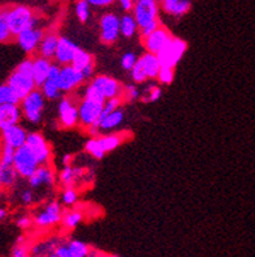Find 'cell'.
Returning <instances> with one entry per match:
<instances>
[{
	"mask_svg": "<svg viewBox=\"0 0 255 257\" xmlns=\"http://www.w3.org/2000/svg\"><path fill=\"white\" fill-rule=\"evenodd\" d=\"M132 15L137 21L141 38L150 34L160 25L158 0H136Z\"/></svg>",
	"mask_w": 255,
	"mask_h": 257,
	"instance_id": "6da1fadb",
	"label": "cell"
},
{
	"mask_svg": "<svg viewBox=\"0 0 255 257\" xmlns=\"http://www.w3.org/2000/svg\"><path fill=\"white\" fill-rule=\"evenodd\" d=\"M7 84L12 89V91L20 101L37 88L34 77H33L32 58L24 59L23 62L17 65L7 80Z\"/></svg>",
	"mask_w": 255,
	"mask_h": 257,
	"instance_id": "7a4b0ae2",
	"label": "cell"
},
{
	"mask_svg": "<svg viewBox=\"0 0 255 257\" xmlns=\"http://www.w3.org/2000/svg\"><path fill=\"white\" fill-rule=\"evenodd\" d=\"M3 15L13 37H16L19 33L25 30L26 28L39 24V19L37 17L34 11L28 6H23V4L3 8Z\"/></svg>",
	"mask_w": 255,
	"mask_h": 257,
	"instance_id": "3957f363",
	"label": "cell"
},
{
	"mask_svg": "<svg viewBox=\"0 0 255 257\" xmlns=\"http://www.w3.org/2000/svg\"><path fill=\"white\" fill-rule=\"evenodd\" d=\"M20 108L23 117L32 124H39L42 121L43 110L46 106V98L43 97L41 89L36 88L29 94L20 101Z\"/></svg>",
	"mask_w": 255,
	"mask_h": 257,
	"instance_id": "277c9868",
	"label": "cell"
},
{
	"mask_svg": "<svg viewBox=\"0 0 255 257\" xmlns=\"http://www.w3.org/2000/svg\"><path fill=\"white\" fill-rule=\"evenodd\" d=\"M104 102L93 99V98L82 97L81 101L78 102V124L85 130L91 125L98 127Z\"/></svg>",
	"mask_w": 255,
	"mask_h": 257,
	"instance_id": "5b68a950",
	"label": "cell"
},
{
	"mask_svg": "<svg viewBox=\"0 0 255 257\" xmlns=\"http://www.w3.org/2000/svg\"><path fill=\"white\" fill-rule=\"evenodd\" d=\"M187 50V43L184 39L177 38V37H172L168 41V43L163 47L160 51L156 54L159 62L162 67H171L174 68L178 64L182 56Z\"/></svg>",
	"mask_w": 255,
	"mask_h": 257,
	"instance_id": "8992f818",
	"label": "cell"
},
{
	"mask_svg": "<svg viewBox=\"0 0 255 257\" xmlns=\"http://www.w3.org/2000/svg\"><path fill=\"white\" fill-rule=\"evenodd\" d=\"M13 167L17 171L20 178H24V179H29L30 176L34 174V171L39 167L38 161L26 144L15 152Z\"/></svg>",
	"mask_w": 255,
	"mask_h": 257,
	"instance_id": "52a82bcc",
	"label": "cell"
},
{
	"mask_svg": "<svg viewBox=\"0 0 255 257\" xmlns=\"http://www.w3.org/2000/svg\"><path fill=\"white\" fill-rule=\"evenodd\" d=\"M26 145L32 150L34 157L38 161L39 166H45V165H50L52 158V152L50 144L45 139L42 134L39 132H30L28 134V139H26Z\"/></svg>",
	"mask_w": 255,
	"mask_h": 257,
	"instance_id": "ba28073f",
	"label": "cell"
},
{
	"mask_svg": "<svg viewBox=\"0 0 255 257\" xmlns=\"http://www.w3.org/2000/svg\"><path fill=\"white\" fill-rule=\"evenodd\" d=\"M59 123L65 130L78 125V102L72 95L63 97L58 106Z\"/></svg>",
	"mask_w": 255,
	"mask_h": 257,
	"instance_id": "9c48e42d",
	"label": "cell"
},
{
	"mask_svg": "<svg viewBox=\"0 0 255 257\" xmlns=\"http://www.w3.org/2000/svg\"><path fill=\"white\" fill-rule=\"evenodd\" d=\"M86 81L81 71L76 69L73 65H60V72H59L58 85L62 93L69 94L72 91H75L80 86L84 85Z\"/></svg>",
	"mask_w": 255,
	"mask_h": 257,
	"instance_id": "30bf717a",
	"label": "cell"
},
{
	"mask_svg": "<svg viewBox=\"0 0 255 257\" xmlns=\"http://www.w3.org/2000/svg\"><path fill=\"white\" fill-rule=\"evenodd\" d=\"M43 36H45V30L38 24V25L26 28L25 30L19 33L15 38H16V42L20 46V49L30 55V54L37 52Z\"/></svg>",
	"mask_w": 255,
	"mask_h": 257,
	"instance_id": "8fae6325",
	"label": "cell"
},
{
	"mask_svg": "<svg viewBox=\"0 0 255 257\" xmlns=\"http://www.w3.org/2000/svg\"><path fill=\"white\" fill-rule=\"evenodd\" d=\"M100 41L103 45L111 46L120 37V17L112 12L104 13L100 17Z\"/></svg>",
	"mask_w": 255,
	"mask_h": 257,
	"instance_id": "7c38bea8",
	"label": "cell"
},
{
	"mask_svg": "<svg viewBox=\"0 0 255 257\" xmlns=\"http://www.w3.org/2000/svg\"><path fill=\"white\" fill-rule=\"evenodd\" d=\"M63 208L62 204L59 201H50L45 208L39 213H37L33 223L41 228L52 227L62 222L63 217Z\"/></svg>",
	"mask_w": 255,
	"mask_h": 257,
	"instance_id": "4fadbf2b",
	"label": "cell"
},
{
	"mask_svg": "<svg viewBox=\"0 0 255 257\" xmlns=\"http://www.w3.org/2000/svg\"><path fill=\"white\" fill-rule=\"evenodd\" d=\"M172 34L165 26H163L162 24L156 28L155 30H152L150 34H147L146 37H142V45L145 47L146 52H150V54H158L160 50L164 47L167 43H168L169 39L172 38Z\"/></svg>",
	"mask_w": 255,
	"mask_h": 257,
	"instance_id": "5bb4252c",
	"label": "cell"
},
{
	"mask_svg": "<svg viewBox=\"0 0 255 257\" xmlns=\"http://www.w3.org/2000/svg\"><path fill=\"white\" fill-rule=\"evenodd\" d=\"M90 85H93L94 88L97 89L106 99H108V98L121 97V93H123L124 88V85L119 80L107 75H98L95 77H93Z\"/></svg>",
	"mask_w": 255,
	"mask_h": 257,
	"instance_id": "9a60e30c",
	"label": "cell"
},
{
	"mask_svg": "<svg viewBox=\"0 0 255 257\" xmlns=\"http://www.w3.org/2000/svg\"><path fill=\"white\" fill-rule=\"evenodd\" d=\"M28 182H29V187L32 189L52 188L56 183L55 171L52 170L51 165L39 166L28 179Z\"/></svg>",
	"mask_w": 255,
	"mask_h": 257,
	"instance_id": "2e32d148",
	"label": "cell"
},
{
	"mask_svg": "<svg viewBox=\"0 0 255 257\" xmlns=\"http://www.w3.org/2000/svg\"><path fill=\"white\" fill-rule=\"evenodd\" d=\"M77 49L78 46L73 41H71L67 37H59L58 47H56L54 60L59 65H69L73 60V56H75Z\"/></svg>",
	"mask_w": 255,
	"mask_h": 257,
	"instance_id": "e0dca14e",
	"label": "cell"
},
{
	"mask_svg": "<svg viewBox=\"0 0 255 257\" xmlns=\"http://www.w3.org/2000/svg\"><path fill=\"white\" fill-rule=\"evenodd\" d=\"M26 139H28V131L21 127L20 124H16L2 131L0 143L6 144L13 149H19L20 147L25 145Z\"/></svg>",
	"mask_w": 255,
	"mask_h": 257,
	"instance_id": "ac0fdd59",
	"label": "cell"
},
{
	"mask_svg": "<svg viewBox=\"0 0 255 257\" xmlns=\"http://www.w3.org/2000/svg\"><path fill=\"white\" fill-rule=\"evenodd\" d=\"M158 4L159 10L174 19L184 17L191 10V0H158Z\"/></svg>",
	"mask_w": 255,
	"mask_h": 257,
	"instance_id": "d6986e66",
	"label": "cell"
},
{
	"mask_svg": "<svg viewBox=\"0 0 255 257\" xmlns=\"http://www.w3.org/2000/svg\"><path fill=\"white\" fill-rule=\"evenodd\" d=\"M21 119H23V112L19 103L0 106V131L20 124Z\"/></svg>",
	"mask_w": 255,
	"mask_h": 257,
	"instance_id": "ffe728a7",
	"label": "cell"
},
{
	"mask_svg": "<svg viewBox=\"0 0 255 257\" xmlns=\"http://www.w3.org/2000/svg\"><path fill=\"white\" fill-rule=\"evenodd\" d=\"M33 60V77H34V81H36L37 88H41L43 85V82L47 80L49 77V72L51 68L52 62L50 59H46L43 56H34L32 58Z\"/></svg>",
	"mask_w": 255,
	"mask_h": 257,
	"instance_id": "44dd1931",
	"label": "cell"
},
{
	"mask_svg": "<svg viewBox=\"0 0 255 257\" xmlns=\"http://www.w3.org/2000/svg\"><path fill=\"white\" fill-rule=\"evenodd\" d=\"M59 42V36L58 33L55 32H45V36H43L42 41L39 43L38 47V55L43 56L46 59H50V60H54V56H55L56 47H58Z\"/></svg>",
	"mask_w": 255,
	"mask_h": 257,
	"instance_id": "7402d4cb",
	"label": "cell"
},
{
	"mask_svg": "<svg viewBox=\"0 0 255 257\" xmlns=\"http://www.w3.org/2000/svg\"><path fill=\"white\" fill-rule=\"evenodd\" d=\"M124 121V111L121 108H117V110L112 111L110 114H106L99 119V123H98V128L100 130V132H111V131H115L116 128H119Z\"/></svg>",
	"mask_w": 255,
	"mask_h": 257,
	"instance_id": "603a6c76",
	"label": "cell"
},
{
	"mask_svg": "<svg viewBox=\"0 0 255 257\" xmlns=\"http://www.w3.org/2000/svg\"><path fill=\"white\" fill-rule=\"evenodd\" d=\"M85 170L82 167H76L73 165L64 166L59 174V180L64 187H75L78 180L82 179Z\"/></svg>",
	"mask_w": 255,
	"mask_h": 257,
	"instance_id": "cb8c5ba5",
	"label": "cell"
},
{
	"mask_svg": "<svg viewBox=\"0 0 255 257\" xmlns=\"http://www.w3.org/2000/svg\"><path fill=\"white\" fill-rule=\"evenodd\" d=\"M138 60L142 64L147 80H154V78L158 77V73L162 65H160V62H159L158 56L155 54L145 52L141 58H138Z\"/></svg>",
	"mask_w": 255,
	"mask_h": 257,
	"instance_id": "d4e9b609",
	"label": "cell"
},
{
	"mask_svg": "<svg viewBox=\"0 0 255 257\" xmlns=\"http://www.w3.org/2000/svg\"><path fill=\"white\" fill-rule=\"evenodd\" d=\"M99 143L100 145H102V148H103V150L107 153H110V152H113L115 149H117V148L121 145V144L124 143L125 140H128V135L126 134H108L107 135H100L99 137Z\"/></svg>",
	"mask_w": 255,
	"mask_h": 257,
	"instance_id": "484cf974",
	"label": "cell"
},
{
	"mask_svg": "<svg viewBox=\"0 0 255 257\" xmlns=\"http://www.w3.org/2000/svg\"><path fill=\"white\" fill-rule=\"evenodd\" d=\"M19 178V174L15 170L13 165H2L0 163V186L2 188H12L13 186H16Z\"/></svg>",
	"mask_w": 255,
	"mask_h": 257,
	"instance_id": "4316f807",
	"label": "cell"
},
{
	"mask_svg": "<svg viewBox=\"0 0 255 257\" xmlns=\"http://www.w3.org/2000/svg\"><path fill=\"white\" fill-rule=\"evenodd\" d=\"M138 32L136 19L133 17L132 13H125L124 16L120 17V36L124 38H132Z\"/></svg>",
	"mask_w": 255,
	"mask_h": 257,
	"instance_id": "83f0119b",
	"label": "cell"
},
{
	"mask_svg": "<svg viewBox=\"0 0 255 257\" xmlns=\"http://www.w3.org/2000/svg\"><path fill=\"white\" fill-rule=\"evenodd\" d=\"M39 89H41V91H42L43 97H45L46 99H49V101H55V99H59L60 95L63 94L60 88H59L58 81H55V80H50V78H47Z\"/></svg>",
	"mask_w": 255,
	"mask_h": 257,
	"instance_id": "f1b7e54d",
	"label": "cell"
},
{
	"mask_svg": "<svg viewBox=\"0 0 255 257\" xmlns=\"http://www.w3.org/2000/svg\"><path fill=\"white\" fill-rule=\"evenodd\" d=\"M93 62H95V60H94L93 55H91L90 52H87L86 50L78 47L75 56H73V60H72L71 65H73V67H75L76 69H78V71H82L86 65H89Z\"/></svg>",
	"mask_w": 255,
	"mask_h": 257,
	"instance_id": "f546056e",
	"label": "cell"
},
{
	"mask_svg": "<svg viewBox=\"0 0 255 257\" xmlns=\"http://www.w3.org/2000/svg\"><path fill=\"white\" fill-rule=\"evenodd\" d=\"M82 219H84V214L80 210H68L63 213L62 223L65 228L73 230L81 223Z\"/></svg>",
	"mask_w": 255,
	"mask_h": 257,
	"instance_id": "4dcf8cb0",
	"label": "cell"
},
{
	"mask_svg": "<svg viewBox=\"0 0 255 257\" xmlns=\"http://www.w3.org/2000/svg\"><path fill=\"white\" fill-rule=\"evenodd\" d=\"M85 150H86V153L90 154L95 160H102L106 156V152H104L102 145H100L98 137H90L86 141V144H85Z\"/></svg>",
	"mask_w": 255,
	"mask_h": 257,
	"instance_id": "1f68e13d",
	"label": "cell"
},
{
	"mask_svg": "<svg viewBox=\"0 0 255 257\" xmlns=\"http://www.w3.org/2000/svg\"><path fill=\"white\" fill-rule=\"evenodd\" d=\"M69 257H89L90 247L81 240H72L68 244Z\"/></svg>",
	"mask_w": 255,
	"mask_h": 257,
	"instance_id": "d6a6232c",
	"label": "cell"
},
{
	"mask_svg": "<svg viewBox=\"0 0 255 257\" xmlns=\"http://www.w3.org/2000/svg\"><path fill=\"white\" fill-rule=\"evenodd\" d=\"M75 12L81 23H87L91 16V6L86 0H77L75 4Z\"/></svg>",
	"mask_w": 255,
	"mask_h": 257,
	"instance_id": "836d02e7",
	"label": "cell"
},
{
	"mask_svg": "<svg viewBox=\"0 0 255 257\" xmlns=\"http://www.w3.org/2000/svg\"><path fill=\"white\" fill-rule=\"evenodd\" d=\"M60 201L65 206H73L78 201V192L75 187H64L62 196H60Z\"/></svg>",
	"mask_w": 255,
	"mask_h": 257,
	"instance_id": "e575fe53",
	"label": "cell"
},
{
	"mask_svg": "<svg viewBox=\"0 0 255 257\" xmlns=\"http://www.w3.org/2000/svg\"><path fill=\"white\" fill-rule=\"evenodd\" d=\"M11 103H20V99L6 82L0 85V106Z\"/></svg>",
	"mask_w": 255,
	"mask_h": 257,
	"instance_id": "d590c367",
	"label": "cell"
},
{
	"mask_svg": "<svg viewBox=\"0 0 255 257\" xmlns=\"http://www.w3.org/2000/svg\"><path fill=\"white\" fill-rule=\"evenodd\" d=\"M121 98H123L124 103H132V102L138 101L141 98V91L136 85H126L123 88Z\"/></svg>",
	"mask_w": 255,
	"mask_h": 257,
	"instance_id": "8d00e7d4",
	"label": "cell"
},
{
	"mask_svg": "<svg viewBox=\"0 0 255 257\" xmlns=\"http://www.w3.org/2000/svg\"><path fill=\"white\" fill-rule=\"evenodd\" d=\"M160 97H162V88L159 85H150L149 88L145 90V93L141 94V99L145 103H151V102L158 101Z\"/></svg>",
	"mask_w": 255,
	"mask_h": 257,
	"instance_id": "74e56055",
	"label": "cell"
},
{
	"mask_svg": "<svg viewBox=\"0 0 255 257\" xmlns=\"http://www.w3.org/2000/svg\"><path fill=\"white\" fill-rule=\"evenodd\" d=\"M15 38L11 32L10 26L7 24L3 15V8H0V43H8Z\"/></svg>",
	"mask_w": 255,
	"mask_h": 257,
	"instance_id": "f35d334b",
	"label": "cell"
},
{
	"mask_svg": "<svg viewBox=\"0 0 255 257\" xmlns=\"http://www.w3.org/2000/svg\"><path fill=\"white\" fill-rule=\"evenodd\" d=\"M15 152L16 149L0 143V163L2 165H13Z\"/></svg>",
	"mask_w": 255,
	"mask_h": 257,
	"instance_id": "ab89813d",
	"label": "cell"
},
{
	"mask_svg": "<svg viewBox=\"0 0 255 257\" xmlns=\"http://www.w3.org/2000/svg\"><path fill=\"white\" fill-rule=\"evenodd\" d=\"M156 80L162 85L172 84L174 80V68H171V67H160V71H159Z\"/></svg>",
	"mask_w": 255,
	"mask_h": 257,
	"instance_id": "60d3db41",
	"label": "cell"
},
{
	"mask_svg": "<svg viewBox=\"0 0 255 257\" xmlns=\"http://www.w3.org/2000/svg\"><path fill=\"white\" fill-rule=\"evenodd\" d=\"M130 75H132V80L136 82V84H143V82L147 81V76H146L142 64H141L139 60H137V63L132 68Z\"/></svg>",
	"mask_w": 255,
	"mask_h": 257,
	"instance_id": "b9f144b4",
	"label": "cell"
},
{
	"mask_svg": "<svg viewBox=\"0 0 255 257\" xmlns=\"http://www.w3.org/2000/svg\"><path fill=\"white\" fill-rule=\"evenodd\" d=\"M123 103L124 102H123V98L121 97L108 98V99H106V102H104V104H103V111H102V115H100V117L106 114H110V112L117 110V108H120Z\"/></svg>",
	"mask_w": 255,
	"mask_h": 257,
	"instance_id": "7bdbcfd3",
	"label": "cell"
},
{
	"mask_svg": "<svg viewBox=\"0 0 255 257\" xmlns=\"http://www.w3.org/2000/svg\"><path fill=\"white\" fill-rule=\"evenodd\" d=\"M138 58L134 52H125L121 58V67H123L124 71H132V68L134 67V64L137 63Z\"/></svg>",
	"mask_w": 255,
	"mask_h": 257,
	"instance_id": "ee69618b",
	"label": "cell"
},
{
	"mask_svg": "<svg viewBox=\"0 0 255 257\" xmlns=\"http://www.w3.org/2000/svg\"><path fill=\"white\" fill-rule=\"evenodd\" d=\"M20 201H21V204H24V205L26 206L33 205V204L36 202V192H34V189H23L21 193H20Z\"/></svg>",
	"mask_w": 255,
	"mask_h": 257,
	"instance_id": "f6af8a7d",
	"label": "cell"
},
{
	"mask_svg": "<svg viewBox=\"0 0 255 257\" xmlns=\"http://www.w3.org/2000/svg\"><path fill=\"white\" fill-rule=\"evenodd\" d=\"M11 257H30L29 249L25 245V241L23 243L16 241V245L12 248V252H11Z\"/></svg>",
	"mask_w": 255,
	"mask_h": 257,
	"instance_id": "bcb514c9",
	"label": "cell"
},
{
	"mask_svg": "<svg viewBox=\"0 0 255 257\" xmlns=\"http://www.w3.org/2000/svg\"><path fill=\"white\" fill-rule=\"evenodd\" d=\"M16 225L21 230H26V228H29L33 225V218H30L29 215H21V217L17 218Z\"/></svg>",
	"mask_w": 255,
	"mask_h": 257,
	"instance_id": "7dc6e473",
	"label": "cell"
},
{
	"mask_svg": "<svg viewBox=\"0 0 255 257\" xmlns=\"http://www.w3.org/2000/svg\"><path fill=\"white\" fill-rule=\"evenodd\" d=\"M91 7H98V8H104L110 7L115 3V0H86Z\"/></svg>",
	"mask_w": 255,
	"mask_h": 257,
	"instance_id": "c3c4849f",
	"label": "cell"
},
{
	"mask_svg": "<svg viewBox=\"0 0 255 257\" xmlns=\"http://www.w3.org/2000/svg\"><path fill=\"white\" fill-rule=\"evenodd\" d=\"M117 2H119L121 10L126 13L132 12L133 7L136 4V0H117Z\"/></svg>",
	"mask_w": 255,
	"mask_h": 257,
	"instance_id": "681fc988",
	"label": "cell"
},
{
	"mask_svg": "<svg viewBox=\"0 0 255 257\" xmlns=\"http://www.w3.org/2000/svg\"><path fill=\"white\" fill-rule=\"evenodd\" d=\"M94 72H95V62L90 63L89 65H86L84 69L81 71V73L84 75L85 80H87V78H91L94 76Z\"/></svg>",
	"mask_w": 255,
	"mask_h": 257,
	"instance_id": "f907efd6",
	"label": "cell"
},
{
	"mask_svg": "<svg viewBox=\"0 0 255 257\" xmlns=\"http://www.w3.org/2000/svg\"><path fill=\"white\" fill-rule=\"evenodd\" d=\"M54 252H55L56 257H69L68 245H67V244L56 245L55 251H54Z\"/></svg>",
	"mask_w": 255,
	"mask_h": 257,
	"instance_id": "816d5d0a",
	"label": "cell"
},
{
	"mask_svg": "<svg viewBox=\"0 0 255 257\" xmlns=\"http://www.w3.org/2000/svg\"><path fill=\"white\" fill-rule=\"evenodd\" d=\"M63 165L64 166H68V165H72V156L71 154H65V156H63V160H62Z\"/></svg>",
	"mask_w": 255,
	"mask_h": 257,
	"instance_id": "f5cc1de1",
	"label": "cell"
},
{
	"mask_svg": "<svg viewBox=\"0 0 255 257\" xmlns=\"http://www.w3.org/2000/svg\"><path fill=\"white\" fill-rule=\"evenodd\" d=\"M7 214H8L7 209L3 208V206H0V222L4 221V219L7 218Z\"/></svg>",
	"mask_w": 255,
	"mask_h": 257,
	"instance_id": "db71d44e",
	"label": "cell"
},
{
	"mask_svg": "<svg viewBox=\"0 0 255 257\" xmlns=\"http://www.w3.org/2000/svg\"><path fill=\"white\" fill-rule=\"evenodd\" d=\"M108 257H119V256H116V254H111V256H108Z\"/></svg>",
	"mask_w": 255,
	"mask_h": 257,
	"instance_id": "11a10c76",
	"label": "cell"
},
{
	"mask_svg": "<svg viewBox=\"0 0 255 257\" xmlns=\"http://www.w3.org/2000/svg\"><path fill=\"white\" fill-rule=\"evenodd\" d=\"M36 257H45V256H41V254H37Z\"/></svg>",
	"mask_w": 255,
	"mask_h": 257,
	"instance_id": "9f6ffc18",
	"label": "cell"
},
{
	"mask_svg": "<svg viewBox=\"0 0 255 257\" xmlns=\"http://www.w3.org/2000/svg\"><path fill=\"white\" fill-rule=\"evenodd\" d=\"M0 189H2V186H0Z\"/></svg>",
	"mask_w": 255,
	"mask_h": 257,
	"instance_id": "6f0895ef",
	"label": "cell"
}]
</instances>
